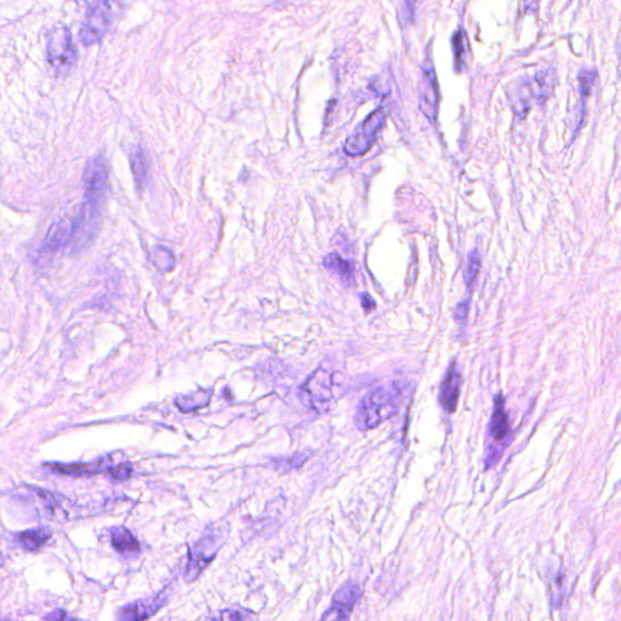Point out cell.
Instances as JSON below:
<instances>
[{
  "label": "cell",
  "instance_id": "cell-3",
  "mask_svg": "<svg viewBox=\"0 0 621 621\" xmlns=\"http://www.w3.org/2000/svg\"><path fill=\"white\" fill-rule=\"evenodd\" d=\"M222 545H224L222 533L216 529L205 533L192 546L188 553V562L185 573L186 580H195L200 575V573L203 572L204 569L207 568V565L214 560V557L219 553Z\"/></svg>",
  "mask_w": 621,
  "mask_h": 621
},
{
  "label": "cell",
  "instance_id": "cell-11",
  "mask_svg": "<svg viewBox=\"0 0 621 621\" xmlns=\"http://www.w3.org/2000/svg\"><path fill=\"white\" fill-rule=\"evenodd\" d=\"M460 387H461V374L456 366V363L453 361L448 368L439 389V403L443 406V409L449 414L455 413V410L458 408Z\"/></svg>",
  "mask_w": 621,
  "mask_h": 621
},
{
  "label": "cell",
  "instance_id": "cell-17",
  "mask_svg": "<svg viewBox=\"0 0 621 621\" xmlns=\"http://www.w3.org/2000/svg\"><path fill=\"white\" fill-rule=\"evenodd\" d=\"M51 538V530L48 528H37L21 533L19 535L21 544L27 551H37Z\"/></svg>",
  "mask_w": 621,
  "mask_h": 621
},
{
  "label": "cell",
  "instance_id": "cell-22",
  "mask_svg": "<svg viewBox=\"0 0 621 621\" xmlns=\"http://www.w3.org/2000/svg\"><path fill=\"white\" fill-rule=\"evenodd\" d=\"M453 45H454L455 62L458 67H463V62L466 60L467 53V41L466 36L463 31H458L455 33L453 38Z\"/></svg>",
  "mask_w": 621,
  "mask_h": 621
},
{
  "label": "cell",
  "instance_id": "cell-12",
  "mask_svg": "<svg viewBox=\"0 0 621 621\" xmlns=\"http://www.w3.org/2000/svg\"><path fill=\"white\" fill-rule=\"evenodd\" d=\"M77 235V227L74 224L73 217L60 220L48 231V235L43 242V252H55L65 248Z\"/></svg>",
  "mask_w": 621,
  "mask_h": 621
},
{
  "label": "cell",
  "instance_id": "cell-9",
  "mask_svg": "<svg viewBox=\"0 0 621 621\" xmlns=\"http://www.w3.org/2000/svg\"><path fill=\"white\" fill-rule=\"evenodd\" d=\"M333 375L325 369H317L309 376L301 387L302 394H306L307 403L312 406L329 403L334 397Z\"/></svg>",
  "mask_w": 621,
  "mask_h": 621
},
{
  "label": "cell",
  "instance_id": "cell-2",
  "mask_svg": "<svg viewBox=\"0 0 621 621\" xmlns=\"http://www.w3.org/2000/svg\"><path fill=\"white\" fill-rule=\"evenodd\" d=\"M84 203L81 204L93 217H98L100 207L106 200L108 190V171L102 155H93L86 164L83 176Z\"/></svg>",
  "mask_w": 621,
  "mask_h": 621
},
{
  "label": "cell",
  "instance_id": "cell-7",
  "mask_svg": "<svg viewBox=\"0 0 621 621\" xmlns=\"http://www.w3.org/2000/svg\"><path fill=\"white\" fill-rule=\"evenodd\" d=\"M510 432H511V427H510L508 413L505 410L503 396L499 394L494 401V409L489 424V436L491 437L493 444L488 451L487 459H486L487 467L496 466V463L499 461L503 449L501 444L508 439Z\"/></svg>",
  "mask_w": 621,
  "mask_h": 621
},
{
  "label": "cell",
  "instance_id": "cell-1",
  "mask_svg": "<svg viewBox=\"0 0 621 621\" xmlns=\"http://www.w3.org/2000/svg\"><path fill=\"white\" fill-rule=\"evenodd\" d=\"M402 406V390L397 385L380 386L361 398L354 424L363 432L374 430L397 415Z\"/></svg>",
  "mask_w": 621,
  "mask_h": 621
},
{
  "label": "cell",
  "instance_id": "cell-15",
  "mask_svg": "<svg viewBox=\"0 0 621 621\" xmlns=\"http://www.w3.org/2000/svg\"><path fill=\"white\" fill-rule=\"evenodd\" d=\"M112 545L123 555H138L141 551L138 539L129 529L124 527L112 529Z\"/></svg>",
  "mask_w": 621,
  "mask_h": 621
},
{
  "label": "cell",
  "instance_id": "cell-8",
  "mask_svg": "<svg viewBox=\"0 0 621 621\" xmlns=\"http://www.w3.org/2000/svg\"><path fill=\"white\" fill-rule=\"evenodd\" d=\"M438 86L435 68L431 62L424 66L421 79L419 83V105L424 116L431 123H435L438 114Z\"/></svg>",
  "mask_w": 621,
  "mask_h": 621
},
{
  "label": "cell",
  "instance_id": "cell-14",
  "mask_svg": "<svg viewBox=\"0 0 621 621\" xmlns=\"http://www.w3.org/2000/svg\"><path fill=\"white\" fill-rule=\"evenodd\" d=\"M130 165L133 174H134L135 183L138 188H143L147 183L148 170H150V162L146 150H143L140 145H135L131 148Z\"/></svg>",
  "mask_w": 621,
  "mask_h": 621
},
{
  "label": "cell",
  "instance_id": "cell-13",
  "mask_svg": "<svg viewBox=\"0 0 621 621\" xmlns=\"http://www.w3.org/2000/svg\"><path fill=\"white\" fill-rule=\"evenodd\" d=\"M324 267L330 272L337 274L342 283L345 285L354 284V265L342 259L337 252H332L327 255L323 260Z\"/></svg>",
  "mask_w": 621,
  "mask_h": 621
},
{
  "label": "cell",
  "instance_id": "cell-20",
  "mask_svg": "<svg viewBox=\"0 0 621 621\" xmlns=\"http://www.w3.org/2000/svg\"><path fill=\"white\" fill-rule=\"evenodd\" d=\"M479 271H481V256L477 250H473L468 254L466 267L463 271V280H465V284L468 290L475 288Z\"/></svg>",
  "mask_w": 621,
  "mask_h": 621
},
{
  "label": "cell",
  "instance_id": "cell-30",
  "mask_svg": "<svg viewBox=\"0 0 621 621\" xmlns=\"http://www.w3.org/2000/svg\"><path fill=\"white\" fill-rule=\"evenodd\" d=\"M65 621H79V620H74V619H67V617H66Z\"/></svg>",
  "mask_w": 621,
  "mask_h": 621
},
{
  "label": "cell",
  "instance_id": "cell-16",
  "mask_svg": "<svg viewBox=\"0 0 621 621\" xmlns=\"http://www.w3.org/2000/svg\"><path fill=\"white\" fill-rule=\"evenodd\" d=\"M210 398H212V390H200L193 392L190 396H181L175 401V404L185 413H192L203 408L204 406H207Z\"/></svg>",
  "mask_w": 621,
  "mask_h": 621
},
{
  "label": "cell",
  "instance_id": "cell-29",
  "mask_svg": "<svg viewBox=\"0 0 621 621\" xmlns=\"http://www.w3.org/2000/svg\"><path fill=\"white\" fill-rule=\"evenodd\" d=\"M66 617H67V615H66L65 612L61 610V609H57L53 613L49 614L45 619H46V621H65Z\"/></svg>",
  "mask_w": 621,
  "mask_h": 621
},
{
  "label": "cell",
  "instance_id": "cell-5",
  "mask_svg": "<svg viewBox=\"0 0 621 621\" xmlns=\"http://www.w3.org/2000/svg\"><path fill=\"white\" fill-rule=\"evenodd\" d=\"M48 58L58 73L67 74L73 67L77 53L73 44L71 29L58 26L50 33L48 41Z\"/></svg>",
  "mask_w": 621,
  "mask_h": 621
},
{
  "label": "cell",
  "instance_id": "cell-23",
  "mask_svg": "<svg viewBox=\"0 0 621 621\" xmlns=\"http://www.w3.org/2000/svg\"><path fill=\"white\" fill-rule=\"evenodd\" d=\"M597 72L593 69H581L579 73L581 98H586L591 93L593 83L596 81Z\"/></svg>",
  "mask_w": 621,
  "mask_h": 621
},
{
  "label": "cell",
  "instance_id": "cell-18",
  "mask_svg": "<svg viewBox=\"0 0 621 621\" xmlns=\"http://www.w3.org/2000/svg\"><path fill=\"white\" fill-rule=\"evenodd\" d=\"M352 608L354 605L333 600V603L325 610L319 621H349Z\"/></svg>",
  "mask_w": 621,
  "mask_h": 621
},
{
  "label": "cell",
  "instance_id": "cell-10",
  "mask_svg": "<svg viewBox=\"0 0 621 621\" xmlns=\"http://www.w3.org/2000/svg\"><path fill=\"white\" fill-rule=\"evenodd\" d=\"M167 598L164 595L150 597L145 600L133 602L119 609L117 621H145L158 613L159 609L165 605Z\"/></svg>",
  "mask_w": 621,
  "mask_h": 621
},
{
  "label": "cell",
  "instance_id": "cell-19",
  "mask_svg": "<svg viewBox=\"0 0 621 621\" xmlns=\"http://www.w3.org/2000/svg\"><path fill=\"white\" fill-rule=\"evenodd\" d=\"M102 463H76V465H56L53 466V470H56L60 473L65 475L73 476H90L93 473H98L102 470Z\"/></svg>",
  "mask_w": 621,
  "mask_h": 621
},
{
  "label": "cell",
  "instance_id": "cell-24",
  "mask_svg": "<svg viewBox=\"0 0 621 621\" xmlns=\"http://www.w3.org/2000/svg\"><path fill=\"white\" fill-rule=\"evenodd\" d=\"M309 459V456L306 454H295L292 455V458H285V459L274 460L276 467L278 468H284V470H294L302 466Z\"/></svg>",
  "mask_w": 621,
  "mask_h": 621
},
{
  "label": "cell",
  "instance_id": "cell-28",
  "mask_svg": "<svg viewBox=\"0 0 621 621\" xmlns=\"http://www.w3.org/2000/svg\"><path fill=\"white\" fill-rule=\"evenodd\" d=\"M361 302L363 309L366 312H370L371 309H375V301L373 300V297H370L369 294H361Z\"/></svg>",
  "mask_w": 621,
  "mask_h": 621
},
{
  "label": "cell",
  "instance_id": "cell-27",
  "mask_svg": "<svg viewBox=\"0 0 621 621\" xmlns=\"http://www.w3.org/2000/svg\"><path fill=\"white\" fill-rule=\"evenodd\" d=\"M214 621H243V615L237 610L227 609L217 613V615L214 617Z\"/></svg>",
  "mask_w": 621,
  "mask_h": 621
},
{
  "label": "cell",
  "instance_id": "cell-4",
  "mask_svg": "<svg viewBox=\"0 0 621 621\" xmlns=\"http://www.w3.org/2000/svg\"><path fill=\"white\" fill-rule=\"evenodd\" d=\"M387 119V111L385 107L380 106L366 117V120L358 126L357 130L351 135L345 143V150L351 157H358L364 155L373 145L379 131L385 125Z\"/></svg>",
  "mask_w": 621,
  "mask_h": 621
},
{
  "label": "cell",
  "instance_id": "cell-6",
  "mask_svg": "<svg viewBox=\"0 0 621 621\" xmlns=\"http://www.w3.org/2000/svg\"><path fill=\"white\" fill-rule=\"evenodd\" d=\"M112 21V9L107 1H93L88 5L86 17L81 24V39L84 45L100 41Z\"/></svg>",
  "mask_w": 621,
  "mask_h": 621
},
{
  "label": "cell",
  "instance_id": "cell-25",
  "mask_svg": "<svg viewBox=\"0 0 621 621\" xmlns=\"http://www.w3.org/2000/svg\"><path fill=\"white\" fill-rule=\"evenodd\" d=\"M108 473L116 481H125L133 473V468H131L130 465L123 463V465H119V466L114 467V468H110Z\"/></svg>",
  "mask_w": 621,
  "mask_h": 621
},
{
  "label": "cell",
  "instance_id": "cell-21",
  "mask_svg": "<svg viewBox=\"0 0 621 621\" xmlns=\"http://www.w3.org/2000/svg\"><path fill=\"white\" fill-rule=\"evenodd\" d=\"M153 262H155V267L158 268L159 271L169 272L174 267V255L167 248H164L162 245H157L153 249Z\"/></svg>",
  "mask_w": 621,
  "mask_h": 621
},
{
  "label": "cell",
  "instance_id": "cell-26",
  "mask_svg": "<svg viewBox=\"0 0 621 621\" xmlns=\"http://www.w3.org/2000/svg\"><path fill=\"white\" fill-rule=\"evenodd\" d=\"M468 313H470V301L463 300V302H460V304L456 306V309H455V321L459 322V323H463V322L466 321L467 317H468Z\"/></svg>",
  "mask_w": 621,
  "mask_h": 621
}]
</instances>
